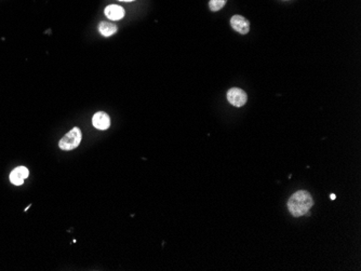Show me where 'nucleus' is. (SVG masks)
<instances>
[{
  "instance_id": "423d86ee",
  "label": "nucleus",
  "mask_w": 361,
  "mask_h": 271,
  "mask_svg": "<svg viewBox=\"0 0 361 271\" xmlns=\"http://www.w3.org/2000/svg\"><path fill=\"white\" fill-rule=\"evenodd\" d=\"M92 124L97 130H107L110 125V119L109 116L104 112H98L94 114V116L92 118Z\"/></svg>"
},
{
  "instance_id": "20e7f679",
  "label": "nucleus",
  "mask_w": 361,
  "mask_h": 271,
  "mask_svg": "<svg viewBox=\"0 0 361 271\" xmlns=\"http://www.w3.org/2000/svg\"><path fill=\"white\" fill-rule=\"evenodd\" d=\"M230 25L232 30L241 35H246L250 31V23L244 16L234 15L230 19Z\"/></svg>"
},
{
  "instance_id": "9d476101",
  "label": "nucleus",
  "mask_w": 361,
  "mask_h": 271,
  "mask_svg": "<svg viewBox=\"0 0 361 271\" xmlns=\"http://www.w3.org/2000/svg\"><path fill=\"white\" fill-rule=\"evenodd\" d=\"M330 198H331V200H335V198H336V195H335V194H332L330 195Z\"/></svg>"
},
{
  "instance_id": "f257e3e1",
  "label": "nucleus",
  "mask_w": 361,
  "mask_h": 271,
  "mask_svg": "<svg viewBox=\"0 0 361 271\" xmlns=\"http://www.w3.org/2000/svg\"><path fill=\"white\" fill-rule=\"evenodd\" d=\"M314 205V200L311 194L306 190H299L291 195L288 201V209L291 214L295 217L305 215Z\"/></svg>"
},
{
  "instance_id": "f03ea898",
  "label": "nucleus",
  "mask_w": 361,
  "mask_h": 271,
  "mask_svg": "<svg viewBox=\"0 0 361 271\" xmlns=\"http://www.w3.org/2000/svg\"><path fill=\"white\" fill-rule=\"evenodd\" d=\"M81 138H83V134H81L80 129L73 128L61 138L59 142V147L62 151H73V149L79 146Z\"/></svg>"
},
{
  "instance_id": "1a4fd4ad",
  "label": "nucleus",
  "mask_w": 361,
  "mask_h": 271,
  "mask_svg": "<svg viewBox=\"0 0 361 271\" xmlns=\"http://www.w3.org/2000/svg\"><path fill=\"white\" fill-rule=\"evenodd\" d=\"M226 2L227 0H210V2H209V8H210V10L213 11V12H218V11L225 7Z\"/></svg>"
},
{
  "instance_id": "0eeeda50",
  "label": "nucleus",
  "mask_w": 361,
  "mask_h": 271,
  "mask_svg": "<svg viewBox=\"0 0 361 271\" xmlns=\"http://www.w3.org/2000/svg\"><path fill=\"white\" fill-rule=\"evenodd\" d=\"M105 15L112 21L121 20L125 16V10L120 5L110 4L105 9Z\"/></svg>"
},
{
  "instance_id": "9b49d317",
  "label": "nucleus",
  "mask_w": 361,
  "mask_h": 271,
  "mask_svg": "<svg viewBox=\"0 0 361 271\" xmlns=\"http://www.w3.org/2000/svg\"><path fill=\"white\" fill-rule=\"evenodd\" d=\"M119 1H125V2H129V1H135V0H119Z\"/></svg>"
},
{
  "instance_id": "39448f33",
  "label": "nucleus",
  "mask_w": 361,
  "mask_h": 271,
  "mask_svg": "<svg viewBox=\"0 0 361 271\" xmlns=\"http://www.w3.org/2000/svg\"><path fill=\"white\" fill-rule=\"evenodd\" d=\"M30 175V171L26 166H17L10 174V182L15 186H21Z\"/></svg>"
},
{
  "instance_id": "7ed1b4c3",
  "label": "nucleus",
  "mask_w": 361,
  "mask_h": 271,
  "mask_svg": "<svg viewBox=\"0 0 361 271\" xmlns=\"http://www.w3.org/2000/svg\"><path fill=\"white\" fill-rule=\"evenodd\" d=\"M227 100L235 107H242L247 103L248 96L243 90L239 88H231L227 92Z\"/></svg>"
},
{
  "instance_id": "6e6552de",
  "label": "nucleus",
  "mask_w": 361,
  "mask_h": 271,
  "mask_svg": "<svg viewBox=\"0 0 361 271\" xmlns=\"http://www.w3.org/2000/svg\"><path fill=\"white\" fill-rule=\"evenodd\" d=\"M98 31L104 37H109L117 32V26L110 22H101L98 25Z\"/></svg>"
}]
</instances>
